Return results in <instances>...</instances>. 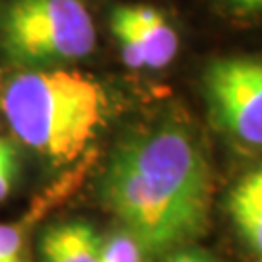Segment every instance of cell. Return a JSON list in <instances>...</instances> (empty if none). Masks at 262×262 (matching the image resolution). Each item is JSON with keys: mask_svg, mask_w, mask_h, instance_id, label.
Here are the masks:
<instances>
[{"mask_svg": "<svg viewBox=\"0 0 262 262\" xmlns=\"http://www.w3.org/2000/svg\"><path fill=\"white\" fill-rule=\"evenodd\" d=\"M99 196L148 253H163L204 231L212 171L202 144L177 117L132 132L115 148Z\"/></svg>", "mask_w": 262, "mask_h": 262, "instance_id": "6da1fadb", "label": "cell"}, {"mask_svg": "<svg viewBox=\"0 0 262 262\" xmlns=\"http://www.w3.org/2000/svg\"><path fill=\"white\" fill-rule=\"evenodd\" d=\"M109 109L103 85L76 66L12 70L0 90V113L14 138L51 165L80 158Z\"/></svg>", "mask_w": 262, "mask_h": 262, "instance_id": "7a4b0ae2", "label": "cell"}, {"mask_svg": "<svg viewBox=\"0 0 262 262\" xmlns=\"http://www.w3.org/2000/svg\"><path fill=\"white\" fill-rule=\"evenodd\" d=\"M95 47L84 0H0V60L10 70L76 66Z\"/></svg>", "mask_w": 262, "mask_h": 262, "instance_id": "3957f363", "label": "cell"}, {"mask_svg": "<svg viewBox=\"0 0 262 262\" xmlns=\"http://www.w3.org/2000/svg\"><path fill=\"white\" fill-rule=\"evenodd\" d=\"M202 88L217 126L241 144L262 148V55L215 58Z\"/></svg>", "mask_w": 262, "mask_h": 262, "instance_id": "277c9868", "label": "cell"}, {"mask_svg": "<svg viewBox=\"0 0 262 262\" xmlns=\"http://www.w3.org/2000/svg\"><path fill=\"white\" fill-rule=\"evenodd\" d=\"M109 29L122 62L132 70H163L179 53L177 29L151 4H115L109 10Z\"/></svg>", "mask_w": 262, "mask_h": 262, "instance_id": "5b68a950", "label": "cell"}, {"mask_svg": "<svg viewBox=\"0 0 262 262\" xmlns=\"http://www.w3.org/2000/svg\"><path fill=\"white\" fill-rule=\"evenodd\" d=\"M101 237L85 222H60L51 225L39 241L41 262H101Z\"/></svg>", "mask_w": 262, "mask_h": 262, "instance_id": "8992f818", "label": "cell"}, {"mask_svg": "<svg viewBox=\"0 0 262 262\" xmlns=\"http://www.w3.org/2000/svg\"><path fill=\"white\" fill-rule=\"evenodd\" d=\"M227 208L243 241L262 256V165L235 185Z\"/></svg>", "mask_w": 262, "mask_h": 262, "instance_id": "52a82bcc", "label": "cell"}, {"mask_svg": "<svg viewBox=\"0 0 262 262\" xmlns=\"http://www.w3.org/2000/svg\"><path fill=\"white\" fill-rule=\"evenodd\" d=\"M144 253H148L142 243L128 231L119 229L109 237L101 239L99 260L101 262H144Z\"/></svg>", "mask_w": 262, "mask_h": 262, "instance_id": "ba28073f", "label": "cell"}, {"mask_svg": "<svg viewBox=\"0 0 262 262\" xmlns=\"http://www.w3.org/2000/svg\"><path fill=\"white\" fill-rule=\"evenodd\" d=\"M0 262H28V233L21 224H0Z\"/></svg>", "mask_w": 262, "mask_h": 262, "instance_id": "9c48e42d", "label": "cell"}, {"mask_svg": "<svg viewBox=\"0 0 262 262\" xmlns=\"http://www.w3.org/2000/svg\"><path fill=\"white\" fill-rule=\"evenodd\" d=\"M19 173L18 154L14 144L0 136V202L10 196Z\"/></svg>", "mask_w": 262, "mask_h": 262, "instance_id": "30bf717a", "label": "cell"}, {"mask_svg": "<svg viewBox=\"0 0 262 262\" xmlns=\"http://www.w3.org/2000/svg\"><path fill=\"white\" fill-rule=\"evenodd\" d=\"M215 6L227 12L229 16L241 19H260L262 0H214Z\"/></svg>", "mask_w": 262, "mask_h": 262, "instance_id": "8fae6325", "label": "cell"}, {"mask_svg": "<svg viewBox=\"0 0 262 262\" xmlns=\"http://www.w3.org/2000/svg\"><path fill=\"white\" fill-rule=\"evenodd\" d=\"M169 262H210V260L200 253H181L175 258H171Z\"/></svg>", "mask_w": 262, "mask_h": 262, "instance_id": "7c38bea8", "label": "cell"}]
</instances>
